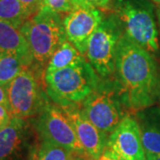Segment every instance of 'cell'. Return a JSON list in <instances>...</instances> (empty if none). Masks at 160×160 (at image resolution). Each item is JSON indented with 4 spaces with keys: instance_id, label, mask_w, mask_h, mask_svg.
<instances>
[{
    "instance_id": "cell-9",
    "label": "cell",
    "mask_w": 160,
    "mask_h": 160,
    "mask_svg": "<svg viewBox=\"0 0 160 160\" xmlns=\"http://www.w3.org/2000/svg\"><path fill=\"white\" fill-rule=\"evenodd\" d=\"M106 151L118 160H146L135 115L126 114L108 137Z\"/></svg>"
},
{
    "instance_id": "cell-27",
    "label": "cell",
    "mask_w": 160,
    "mask_h": 160,
    "mask_svg": "<svg viewBox=\"0 0 160 160\" xmlns=\"http://www.w3.org/2000/svg\"><path fill=\"white\" fill-rule=\"evenodd\" d=\"M151 1H153V2H155V3H157V4L160 5V0H151Z\"/></svg>"
},
{
    "instance_id": "cell-2",
    "label": "cell",
    "mask_w": 160,
    "mask_h": 160,
    "mask_svg": "<svg viewBox=\"0 0 160 160\" xmlns=\"http://www.w3.org/2000/svg\"><path fill=\"white\" fill-rule=\"evenodd\" d=\"M46 93L52 102L64 108L81 105L102 78L88 61L52 72H44Z\"/></svg>"
},
{
    "instance_id": "cell-20",
    "label": "cell",
    "mask_w": 160,
    "mask_h": 160,
    "mask_svg": "<svg viewBox=\"0 0 160 160\" xmlns=\"http://www.w3.org/2000/svg\"><path fill=\"white\" fill-rule=\"evenodd\" d=\"M111 0H71L72 6L75 7H89L102 9L108 6Z\"/></svg>"
},
{
    "instance_id": "cell-12",
    "label": "cell",
    "mask_w": 160,
    "mask_h": 160,
    "mask_svg": "<svg viewBox=\"0 0 160 160\" xmlns=\"http://www.w3.org/2000/svg\"><path fill=\"white\" fill-rule=\"evenodd\" d=\"M62 109L68 116L77 137L87 156L92 159H98L105 149L109 135L98 129L86 118L80 105H72Z\"/></svg>"
},
{
    "instance_id": "cell-5",
    "label": "cell",
    "mask_w": 160,
    "mask_h": 160,
    "mask_svg": "<svg viewBox=\"0 0 160 160\" xmlns=\"http://www.w3.org/2000/svg\"><path fill=\"white\" fill-rule=\"evenodd\" d=\"M86 118L101 131L109 135L119 125L126 107L117 79H102L97 88L80 105Z\"/></svg>"
},
{
    "instance_id": "cell-8",
    "label": "cell",
    "mask_w": 160,
    "mask_h": 160,
    "mask_svg": "<svg viewBox=\"0 0 160 160\" xmlns=\"http://www.w3.org/2000/svg\"><path fill=\"white\" fill-rule=\"evenodd\" d=\"M38 138L59 145L78 155L86 156L74 128L65 111L55 103H49L34 123Z\"/></svg>"
},
{
    "instance_id": "cell-21",
    "label": "cell",
    "mask_w": 160,
    "mask_h": 160,
    "mask_svg": "<svg viewBox=\"0 0 160 160\" xmlns=\"http://www.w3.org/2000/svg\"><path fill=\"white\" fill-rule=\"evenodd\" d=\"M19 1L26 6L33 15L39 11L42 4V0H19Z\"/></svg>"
},
{
    "instance_id": "cell-18",
    "label": "cell",
    "mask_w": 160,
    "mask_h": 160,
    "mask_svg": "<svg viewBox=\"0 0 160 160\" xmlns=\"http://www.w3.org/2000/svg\"><path fill=\"white\" fill-rule=\"evenodd\" d=\"M27 68L17 56L0 52V85L6 86Z\"/></svg>"
},
{
    "instance_id": "cell-10",
    "label": "cell",
    "mask_w": 160,
    "mask_h": 160,
    "mask_svg": "<svg viewBox=\"0 0 160 160\" xmlns=\"http://www.w3.org/2000/svg\"><path fill=\"white\" fill-rule=\"evenodd\" d=\"M34 130L28 118L12 117L0 130V160H28Z\"/></svg>"
},
{
    "instance_id": "cell-4",
    "label": "cell",
    "mask_w": 160,
    "mask_h": 160,
    "mask_svg": "<svg viewBox=\"0 0 160 160\" xmlns=\"http://www.w3.org/2000/svg\"><path fill=\"white\" fill-rule=\"evenodd\" d=\"M20 29L32 53V67L40 72L58 47L67 40L62 15L46 9H40Z\"/></svg>"
},
{
    "instance_id": "cell-3",
    "label": "cell",
    "mask_w": 160,
    "mask_h": 160,
    "mask_svg": "<svg viewBox=\"0 0 160 160\" xmlns=\"http://www.w3.org/2000/svg\"><path fill=\"white\" fill-rule=\"evenodd\" d=\"M113 14L123 34L143 49L156 54L159 51V32L154 5L150 0H113Z\"/></svg>"
},
{
    "instance_id": "cell-26",
    "label": "cell",
    "mask_w": 160,
    "mask_h": 160,
    "mask_svg": "<svg viewBox=\"0 0 160 160\" xmlns=\"http://www.w3.org/2000/svg\"><path fill=\"white\" fill-rule=\"evenodd\" d=\"M146 160H160V156H157V157H153V158H146Z\"/></svg>"
},
{
    "instance_id": "cell-22",
    "label": "cell",
    "mask_w": 160,
    "mask_h": 160,
    "mask_svg": "<svg viewBox=\"0 0 160 160\" xmlns=\"http://www.w3.org/2000/svg\"><path fill=\"white\" fill-rule=\"evenodd\" d=\"M12 118V117L10 111L6 109L5 107L0 105V130L3 129L5 126L9 124Z\"/></svg>"
},
{
    "instance_id": "cell-25",
    "label": "cell",
    "mask_w": 160,
    "mask_h": 160,
    "mask_svg": "<svg viewBox=\"0 0 160 160\" xmlns=\"http://www.w3.org/2000/svg\"><path fill=\"white\" fill-rule=\"evenodd\" d=\"M156 14H157V20H158V32H159L160 38V5L156 9Z\"/></svg>"
},
{
    "instance_id": "cell-11",
    "label": "cell",
    "mask_w": 160,
    "mask_h": 160,
    "mask_svg": "<svg viewBox=\"0 0 160 160\" xmlns=\"http://www.w3.org/2000/svg\"><path fill=\"white\" fill-rule=\"evenodd\" d=\"M103 19V12L98 8L75 7L63 17L66 38L85 55L90 38Z\"/></svg>"
},
{
    "instance_id": "cell-15",
    "label": "cell",
    "mask_w": 160,
    "mask_h": 160,
    "mask_svg": "<svg viewBox=\"0 0 160 160\" xmlns=\"http://www.w3.org/2000/svg\"><path fill=\"white\" fill-rule=\"evenodd\" d=\"M89 157L78 155L59 145L38 138L29 151L28 160H87Z\"/></svg>"
},
{
    "instance_id": "cell-19",
    "label": "cell",
    "mask_w": 160,
    "mask_h": 160,
    "mask_svg": "<svg viewBox=\"0 0 160 160\" xmlns=\"http://www.w3.org/2000/svg\"><path fill=\"white\" fill-rule=\"evenodd\" d=\"M40 9H46L66 15L73 9V6L71 0H42Z\"/></svg>"
},
{
    "instance_id": "cell-6",
    "label": "cell",
    "mask_w": 160,
    "mask_h": 160,
    "mask_svg": "<svg viewBox=\"0 0 160 160\" xmlns=\"http://www.w3.org/2000/svg\"><path fill=\"white\" fill-rule=\"evenodd\" d=\"M40 73L33 67L25 68L6 86L12 117H38L51 102L41 84Z\"/></svg>"
},
{
    "instance_id": "cell-28",
    "label": "cell",
    "mask_w": 160,
    "mask_h": 160,
    "mask_svg": "<svg viewBox=\"0 0 160 160\" xmlns=\"http://www.w3.org/2000/svg\"><path fill=\"white\" fill-rule=\"evenodd\" d=\"M158 100H159V103H160V89H159V94H158Z\"/></svg>"
},
{
    "instance_id": "cell-16",
    "label": "cell",
    "mask_w": 160,
    "mask_h": 160,
    "mask_svg": "<svg viewBox=\"0 0 160 160\" xmlns=\"http://www.w3.org/2000/svg\"><path fill=\"white\" fill-rule=\"evenodd\" d=\"M86 60L76 47L68 40L64 41L53 52L46 67L45 72H52L62 69Z\"/></svg>"
},
{
    "instance_id": "cell-17",
    "label": "cell",
    "mask_w": 160,
    "mask_h": 160,
    "mask_svg": "<svg viewBox=\"0 0 160 160\" xmlns=\"http://www.w3.org/2000/svg\"><path fill=\"white\" fill-rule=\"evenodd\" d=\"M33 14L19 0H0V21L21 29Z\"/></svg>"
},
{
    "instance_id": "cell-23",
    "label": "cell",
    "mask_w": 160,
    "mask_h": 160,
    "mask_svg": "<svg viewBox=\"0 0 160 160\" xmlns=\"http://www.w3.org/2000/svg\"><path fill=\"white\" fill-rule=\"evenodd\" d=\"M0 105L9 110V102H8L6 86L2 85H0Z\"/></svg>"
},
{
    "instance_id": "cell-13",
    "label": "cell",
    "mask_w": 160,
    "mask_h": 160,
    "mask_svg": "<svg viewBox=\"0 0 160 160\" xmlns=\"http://www.w3.org/2000/svg\"><path fill=\"white\" fill-rule=\"evenodd\" d=\"M137 118L146 158L160 156V108L151 106L137 111Z\"/></svg>"
},
{
    "instance_id": "cell-14",
    "label": "cell",
    "mask_w": 160,
    "mask_h": 160,
    "mask_svg": "<svg viewBox=\"0 0 160 160\" xmlns=\"http://www.w3.org/2000/svg\"><path fill=\"white\" fill-rule=\"evenodd\" d=\"M0 52L17 56L27 68L33 66L32 53L21 29L3 21H0Z\"/></svg>"
},
{
    "instance_id": "cell-24",
    "label": "cell",
    "mask_w": 160,
    "mask_h": 160,
    "mask_svg": "<svg viewBox=\"0 0 160 160\" xmlns=\"http://www.w3.org/2000/svg\"><path fill=\"white\" fill-rule=\"evenodd\" d=\"M87 160H118L117 158H115L114 156H112L111 154H109L108 151L104 150L102 155L98 158V159H92L91 158H89Z\"/></svg>"
},
{
    "instance_id": "cell-1",
    "label": "cell",
    "mask_w": 160,
    "mask_h": 160,
    "mask_svg": "<svg viewBox=\"0 0 160 160\" xmlns=\"http://www.w3.org/2000/svg\"><path fill=\"white\" fill-rule=\"evenodd\" d=\"M115 72L126 109L137 112L154 106L160 89L158 63L153 54L124 34L118 46Z\"/></svg>"
},
{
    "instance_id": "cell-7",
    "label": "cell",
    "mask_w": 160,
    "mask_h": 160,
    "mask_svg": "<svg viewBox=\"0 0 160 160\" xmlns=\"http://www.w3.org/2000/svg\"><path fill=\"white\" fill-rule=\"evenodd\" d=\"M123 30L114 14L104 17L90 38L86 57L102 79L109 78L116 70L118 46Z\"/></svg>"
}]
</instances>
